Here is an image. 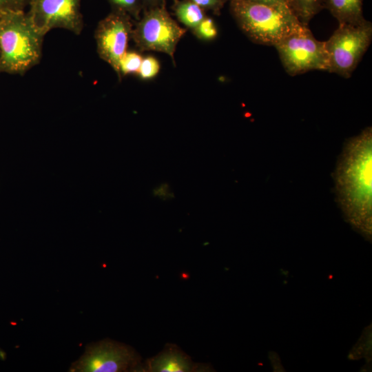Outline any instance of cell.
I'll use <instances>...</instances> for the list:
<instances>
[{
  "mask_svg": "<svg viewBox=\"0 0 372 372\" xmlns=\"http://www.w3.org/2000/svg\"><path fill=\"white\" fill-rule=\"evenodd\" d=\"M372 129L367 127L345 143L334 174L337 200L348 221L371 235Z\"/></svg>",
  "mask_w": 372,
  "mask_h": 372,
  "instance_id": "1",
  "label": "cell"
},
{
  "mask_svg": "<svg viewBox=\"0 0 372 372\" xmlns=\"http://www.w3.org/2000/svg\"><path fill=\"white\" fill-rule=\"evenodd\" d=\"M44 37L25 11L0 17V73L23 75L37 65Z\"/></svg>",
  "mask_w": 372,
  "mask_h": 372,
  "instance_id": "2",
  "label": "cell"
},
{
  "mask_svg": "<svg viewBox=\"0 0 372 372\" xmlns=\"http://www.w3.org/2000/svg\"><path fill=\"white\" fill-rule=\"evenodd\" d=\"M230 12L254 43L274 46L301 23L289 6H271L247 0H229Z\"/></svg>",
  "mask_w": 372,
  "mask_h": 372,
  "instance_id": "3",
  "label": "cell"
},
{
  "mask_svg": "<svg viewBox=\"0 0 372 372\" xmlns=\"http://www.w3.org/2000/svg\"><path fill=\"white\" fill-rule=\"evenodd\" d=\"M186 32V28L172 18L165 5L143 10L133 28L131 38L140 52L165 53L175 65L176 48Z\"/></svg>",
  "mask_w": 372,
  "mask_h": 372,
  "instance_id": "4",
  "label": "cell"
},
{
  "mask_svg": "<svg viewBox=\"0 0 372 372\" xmlns=\"http://www.w3.org/2000/svg\"><path fill=\"white\" fill-rule=\"evenodd\" d=\"M372 39V24L365 21L360 24H339L330 38L324 41L329 58V70L349 78Z\"/></svg>",
  "mask_w": 372,
  "mask_h": 372,
  "instance_id": "5",
  "label": "cell"
},
{
  "mask_svg": "<svg viewBox=\"0 0 372 372\" xmlns=\"http://www.w3.org/2000/svg\"><path fill=\"white\" fill-rule=\"evenodd\" d=\"M274 47L285 71L291 76L311 70H329L325 42L317 40L307 25L300 24Z\"/></svg>",
  "mask_w": 372,
  "mask_h": 372,
  "instance_id": "6",
  "label": "cell"
},
{
  "mask_svg": "<svg viewBox=\"0 0 372 372\" xmlns=\"http://www.w3.org/2000/svg\"><path fill=\"white\" fill-rule=\"evenodd\" d=\"M132 18L127 14L111 10L97 24L94 32L99 57L108 63L121 81L119 63L127 51L128 41L134 28Z\"/></svg>",
  "mask_w": 372,
  "mask_h": 372,
  "instance_id": "7",
  "label": "cell"
},
{
  "mask_svg": "<svg viewBox=\"0 0 372 372\" xmlns=\"http://www.w3.org/2000/svg\"><path fill=\"white\" fill-rule=\"evenodd\" d=\"M139 358L130 347L110 340L90 344L74 362L72 372H121L137 369Z\"/></svg>",
  "mask_w": 372,
  "mask_h": 372,
  "instance_id": "8",
  "label": "cell"
},
{
  "mask_svg": "<svg viewBox=\"0 0 372 372\" xmlns=\"http://www.w3.org/2000/svg\"><path fill=\"white\" fill-rule=\"evenodd\" d=\"M81 3V0H30L26 12L44 36L54 28L79 35L84 25Z\"/></svg>",
  "mask_w": 372,
  "mask_h": 372,
  "instance_id": "9",
  "label": "cell"
},
{
  "mask_svg": "<svg viewBox=\"0 0 372 372\" xmlns=\"http://www.w3.org/2000/svg\"><path fill=\"white\" fill-rule=\"evenodd\" d=\"M145 369L152 372H190L198 371V367L178 349L168 347L149 360Z\"/></svg>",
  "mask_w": 372,
  "mask_h": 372,
  "instance_id": "10",
  "label": "cell"
},
{
  "mask_svg": "<svg viewBox=\"0 0 372 372\" xmlns=\"http://www.w3.org/2000/svg\"><path fill=\"white\" fill-rule=\"evenodd\" d=\"M362 3L363 0H324L323 8L329 10L339 24H360L366 21Z\"/></svg>",
  "mask_w": 372,
  "mask_h": 372,
  "instance_id": "11",
  "label": "cell"
},
{
  "mask_svg": "<svg viewBox=\"0 0 372 372\" xmlns=\"http://www.w3.org/2000/svg\"><path fill=\"white\" fill-rule=\"evenodd\" d=\"M174 15L183 25L191 30L207 16L206 12L189 0H172Z\"/></svg>",
  "mask_w": 372,
  "mask_h": 372,
  "instance_id": "12",
  "label": "cell"
},
{
  "mask_svg": "<svg viewBox=\"0 0 372 372\" xmlns=\"http://www.w3.org/2000/svg\"><path fill=\"white\" fill-rule=\"evenodd\" d=\"M324 0H287V5L299 21L308 25L323 8Z\"/></svg>",
  "mask_w": 372,
  "mask_h": 372,
  "instance_id": "13",
  "label": "cell"
},
{
  "mask_svg": "<svg viewBox=\"0 0 372 372\" xmlns=\"http://www.w3.org/2000/svg\"><path fill=\"white\" fill-rule=\"evenodd\" d=\"M111 10L120 11L130 15L134 20H139L143 12L140 0H107Z\"/></svg>",
  "mask_w": 372,
  "mask_h": 372,
  "instance_id": "14",
  "label": "cell"
},
{
  "mask_svg": "<svg viewBox=\"0 0 372 372\" xmlns=\"http://www.w3.org/2000/svg\"><path fill=\"white\" fill-rule=\"evenodd\" d=\"M143 56L135 51H127L119 63L121 76L128 74H138Z\"/></svg>",
  "mask_w": 372,
  "mask_h": 372,
  "instance_id": "15",
  "label": "cell"
},
{
  "mask_svg": "<svg viewBox=\"0 0 372 372\" xmlns=\"http://www.w3.org/2000/svg\"><path fill=\"white\" fill-rule=\"evenodd\" d=\"M191 31L198 39L205 41H212L218 36L216 24L214 20L207 15Z\"/></svg>",
  "mask_w": 372,
  "mask_h": 372,
  "instance_id": "16",
  "label": "cell"
},
{
  "mask_svg": "<svg viewBox=\"0 0 372 372\" xmlns=\"http://www.w3.org/2000/svg\"><path fill=\"white\" fill-rule=\"evenodd\" d=\"M160 71V63L156 58L147 56L143 58L138 75L143 80L154 78Z\"/></svg>",
  "mask_w": 372,
  "mask_h": 372,
  "instance_id": "17",
  "label": "cell"
},
{
  "mask_svg": "<svg viewBox=\"0 0 372 372\" xmlns=\"http://www.w3.org/2000/svg\"><path fill=\"white\" fill-rule=\"evenodd\" d=\"M30 0H0V17L15 11H25Z\"/></svg>",
  "mask_w": 372,
  "mask_h": 372,
  "instance_id": "18",
  "label": "cell"
},
{
  "mask_svg": "<svg viewBox=\"0 0 372 372\" xmlns=\"http://www.w3.org/2000/svg\"><path fill=\"white\" fill-rule=\"evenodd\" d=\"M205 12L211 11L215 15L219 16L221 10L229 0H189Z\"/></svg>",
  "mask_w": 372,
  "mask_h": 372,
  "instance_id": "19",
  "label": "cell"
},
{
  "mask_svg": "<svg viewBox=\"0 0 372 372\" xmlns=\"http://www.w3.org/2000/svg\"><path fill=\"white\" fill-rule=\"evenodd\" d=\"M143 11L166 5V0H140Z\"/></svg>",
  "mask_w": 372,
  "mask_h": 372,
  "instance_id": "20",
  "label": "cell"
},
{
  "mask_svg": "<svg viewBox=\"0 0 372 372\" xmlns=\"http://www.w3.org/2000/svg\"><path fill=\"white\" fill-rule=\"evenodd\" d=\"M252 2L262 3L271 6H288L287 0H247Z\"/></svg>",
  "mask_w": 372,
  "mask_h": 372,
  "instance_id": "21",
  "label": "cell"
},
{
  "mask_svg": "<svg viewBox=\"0 0 372 372\" xmlns=\"http://www.w3.org/2000/svg\"><path fill=\"white\" fill-rule=\"evenodd\" d=\"M6 358V353L1 349H0V359L5 360Z\"/></svg>",
  "mask_w": 372,
  "mask_h": 372,
  "instance_id": "22",
  "label": "cell"
}]
</instances>
